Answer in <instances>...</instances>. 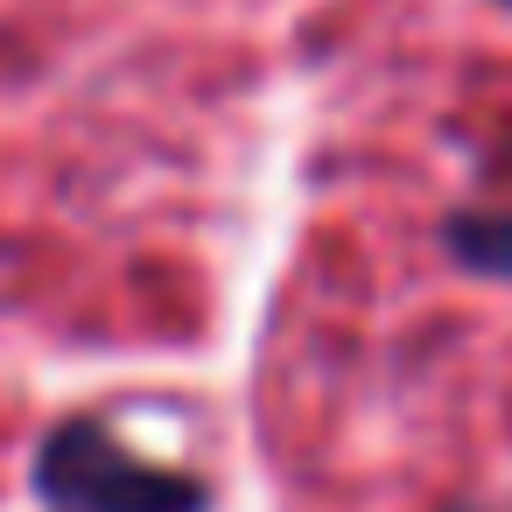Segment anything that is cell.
I'll list each match as a JSON object with an SVG mask.
<instances>
[{
	"instance_id": "7a4b0ae2",
	"label": "cell",
	"mask_w": 512,
	"mask_h": 512,
	"mask_svg": "<svg viewBox=\"0 0 512 512\" xmlns=\"http://www.w3.org/2000/svg\"><path fill=\"white\" fill-rule=\"evenodd\" d=\"M442 239H449V253L463 267L512 281V211H456Z\"/></svg>"
},
{
	"instance_id": "3957f363",
	"label": "cell",
	"mask_w": 512,
	"mask_h": 512,
	"mask_svg": "<svg viewBox=\"0 0 512 512\" xmlns=\"http://www.w3.org/2000/svg\"><path fill=\"white\" fill-rule=\"evenodd\" d=\"M498 8H512V0H498Z\"/></svg>"
},
{
	"instance_id": "6da1fadb",
	"label": "cell",
	"mask_w": 512,
	"mask_h": 512,
	"mask_svg": "<svg viewBox=\"0 0 512 512\" xmlns=\"http://www.w3.org/2000/svg\"><path fill=\"white\" fill-rule=\"evenodd\" d=\"M36 491L57 512H204V484L127 449L106 421H64L36 449Z\"/></svg>"
}]
</instances>
